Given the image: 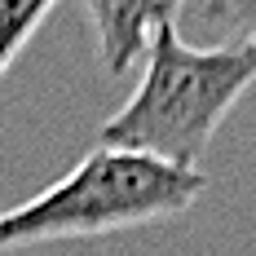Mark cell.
Returning <instances> with one entry per match:
<instances>
[{
  "label": "cell",
  "instance_id": "cell-1",
  "mask_svg": "<svg viewBox=\"0 0 256 256\" xmlns=\"http://www.w3.org/2000/svg\"><path fill=\"white\" fill-rule=\"evenodd\" d=\"M256 80V40L190 44L177 22H159L146 40V71L110 120L102 146H128L177 168H199L221 120Z\"/></svg>",
  "mask_w": 256,
  "mask_h": 256
},
{
  "label": "cell",
  "instance_id": "cell-2",
  "mask_svg": "<svg viewBox=\"0 0 256 256\" xmlns=\"http://www.w3.org/2000/svg\"><path fill=\"white\" fill-rule=\"evenodd\" d=\"M204 168H177L146 150L98 142L66 177L44 186L36 199L0 212V252L181 216L204 194Z\"/></svg>",
  "mask_w": 256,
  "mask_h": 256
},
{
  "label": "cell",
  "instance_id": "cell-3",
  "mask_svg": "<svg viewBox=\"0 0 256 256\" xmlns=\"http://www.w3.org/2000/svg\"><path fill=\"white\" fill-rule=\"evenodd\" d=\"M93 36H98V58L110 76H124L128 66L146 53V40L159 22H177L186 0H84Z\"/></svg>",
  "mask_w": 256,
  "mask_h": 256
},
{
  "label": "cell",
  "instance_id": "cell-4",
  "mask_svg": "<svg viewBox=\"0 0 256 256\" xmlns=\"http://www.w3.org/2000/svg\"><path fill=\"white\" fill-rule=\"evenodd\" d=\"M58 0H0V76L14 66V58L26 49L36 26L53 14Z\"/></svg>",
  "mask_w": 256,
  "mask_h": 256
},
{
  "label": "cell",
  "instance_id": "cell-5",
  "mask_svg": "<svg viewBox=\"0 0 256 256\" xmlns=\"http://www.w3.org/2000/svg\"><path fill=\"white\" fill-rule=\"evenodd\" d=\"M190 18L216 26L226 40H256V0H190Z\"/></svg>",
  "mask_w": 256,
  "mask_h": 256
}]
</instances>
